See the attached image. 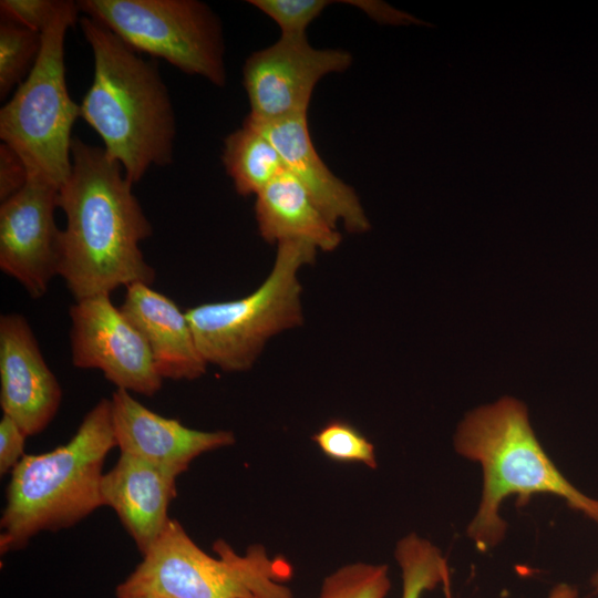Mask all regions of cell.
<instances>
[{
  "label": "cell",
  "instance_id": "obj_25",
  "mask_svg": "<svg viewBox=\"0 0 598 598\" xmlns=\"http://www.w3.org/2000/svg\"><path fill=\"white\" fill-rule=\"evenodd\" d=\"M29 169L23 159L8 145H0V200L17 194L28 182Z\"/></svg>",
  "mask_w": 598,
  "mask_h": 598
},
{
  "label": "cell",
  "instance_id": "obj_17",
  "mask_svg": "<svg viewBox=\"0 0 598 598\" xmlns=\"http://www.w3.org/2000/svg\"><path fill=\"white\" fill-rule=\"evenodd\" d=\"M255 216L261 238L269 244L299 241L332 251L341 241L337 228L287 169L256 195Z\"/></svg>",
  "mask_w": 598,
  "mask_h": 598
},
{
  "label": "cell",
  "instance_id": "obj_19",
  "mask_svg": "<svg viewBox=\"0 0 598 598\" xmlns=\"http://www.w3.org/2000/svg\"><path fill=\"white\" fill-rule=\"evenodd\" d=\"M394 555L401 569V598H421L451 577L442 551L414 533L398 542Z\"/></svg>",
  "mask_w": 598,
  "mask_h": 598
},
{
  "label": "cell",
  "instance_id": "obj_23",
  "mask_svg": "<svg viewBox=\"0 0 598 598\" xmlns=\"http://www.w3.org/2000/svg\"><path fill=\"white\" fill-rule=\"evenodd\" d=\"M250 4L271 18L283 37H307L308 25L330 3L326 0H250Z\"/></svg>",
  "mask_w": 598,
  "mask_h": 598
},
{
  "label": "cell",
  "instance_id": "obj_12",
  "mask_svg": "<svg viewBox=\"0 0 598 598\" xmlns=\"http://www.w3.org/2000/svg\"><path fill=\"white\" fill-rule=\"evenodd\" d=\"M62 390L27 319L0 318V405L27 434L41 433L60 408Z\"/></svg>",
  "mask_w": 598,
  "mask_h": 598
},
{
  "label": "cell",
  "instance_id": "obj_24",
  "mask_svg": "<svg viewBox=\"0 0 598 598\" xmlns=\"http://www.w3.org/2000/svg\"><path fill=\"white\" fill-rule=\"evenodd\" d=\"M71 0H1V17L43 33L69 7Z\"/></svg>",
  "mask_w": 598,
  "mask_h": 598
},
{
  "label": "cell",
  "instance_id": "obj_21",
  "mask_svg": "<svg viewBox=\"0 0 598 598\" xmlns=\"http://www.w3.org/2000/svg\"><path fill=\"white\" fill-rule=\"evenodd\" d=\"M390 587L386 565L354 563L327 576L318 598H385Z\"/></svg>",
  "mask_w": 598,
  "mask_h": 598
},
{
  "label": "cell",
  "instance_id": "obj_4",
  "mask_svg": "<svg viewBox=\"0 0 598 598\" xmlns=\"http://www.w3.org/2000/svg\"><path fill=\"white\" fill-rule=\"evenodd\" d=\"M115 446L111 401L102 399L66 444L24 455L6 492L1 554L24 548L41 532L69 528L103 506V465Z\"/></svg>",
  "mask_w": 598,
  "mask_h": 598
},
{
  "label": "cell",
  "instance_id": "obj_1",
  "mask_svg": "<svg viewBox=\"0 0 598 598\" xmlns=\"http://www.w3.org/2000/svg\"><path fill=\"white\" fill-rule=\"evenodd\" d=\"M132 186L103 147L73 138L72 167L58 207L66 218L60 276L75 301L155 279L140 248L152 225Z\"/></svg>",
  "mask_w": 598,
  "mask_h": 598
},
{
  "label": "cell",
  "instance_id": "obj_10",
  "mask_svg": "<svg viewBox=\"0 0 598 598\" xmlns=\"http://www.w3.org/2000/svg\"><path fill=\"white\" fill-rule=\"evenodd\" d=\"M73 365L96 369L128 392L152 396L162 388L153 357L142 333L110 295L76 300L70 308Z\"/></svg>",
  "mask_w": 598,
  "mask_h": 598
},
{
  "label": "cell",
  "instance_id": "obj_18",
  "mask_svg": "<svg viewBox=\"0 0 598 598\" xmlns=\"http://www.w3.org/2000/svg\"><path fill=\"white\" fill-rule=\"evenodd\" d=\"M221 159L236 192L241 196L257 195L286 171L272 143L246 123L225 138Z\"/></svg>",
  "mask_w": 598,
  "mask_h": 598
},
{
  "label": "cell",
  "instance_id": "obj_22",
  "mask_svg": "<svg viewBox=\"0 0 598 598\" xmlns=\"http://www.w3.org/2000/svg\"><path fill=\"white\" fill-rule=\"evenodd\" d=\"M312 440L329 458L343 463H362L377 467L373 444L352 424L342 420L326 423Z\"/></svg>",
  "mask_w": 598,
  "mask_h": 598
},
{
  "label": "cell",
  "instance_id": "obj_28",
  "mask_svg": "<svg viewBox=\"0 0 598 598\" xmlns=\"http://www.w3.org/2000/svg\"><path fill=\"white\" fill-rule=\"evenodd\" d=\"M590 586H591L594 595L598 598V568L591 576Z\"/></svg>",
  "mask_w": 598,
  "mask_h": 598
},
{
  "label": "cell",
  "instance_id": "obj_15",
  "mask_svg": "<svg viewBox=\"0 0 598 598\" xmlns=\"http://www.w3.org/2000/svg\"><path fill=\"white\" fill-rule=\"evenodd\" d=\"M177 475L140 457L121 453L103 474L101 498L111 507L144 554L167 525Z\"/></svg>",
  "mask_w": 598,
  "mask_h": 598
},
{
  "label": "cell",
  "instance_id": "obj_26",
  "mask_svg": "<svg viewBox=\"0 0 598 598\" xmlns=\"http://www.w3.org/2000/svg\"><path fill=\"white\" fill-rule=\"evenodd\" d=\"M27 434L8 415L0 421V474L4 475L18 465L24 456Z\"/></svg>",
  "mask_w": 598,
  "mask_h": 598
},
{
  "label": "cell",
  "instance_id": "obj_29",
  "mask_svg": "<svg viewBox=\"0 0 598 598\" xmlns=\"http://www.w3.org/2000/svg\"><path fill=\"white\" fill-rule=\"evenodd\" d=\"M125 598H163V597H159L157 595L145 594V595L128 596V597H125Z\"/></svg>",
  "mask_w": 598,
  "mask_h": 598
},
{
  "label": "cell",
  "instance_id": "obj_8",
  "mask_svg": "<svg viewBox=\"0 0 598 598\" xmlns=\"http://www.w3.org/2000/svg\"><path fill=\"white\" fill-rule=\"evenodd\" d=\"M80 11L136 52L217 86L226 83L220 21L197 0H80Z\"/></svg>",
  "mask_w": 598,
  "mask_h": 598
},
{
  "label": "cell",
  "instance_id": "obj_13",
  "mask_svg": "<svg viewBox=\"0 0 598 598\" xmlns=\"http://www.w3.org/2000/svg\"><path fill=\"white\" fill-rule=\"evenodd\" d=\"M111 414L116 446L177 476L199 455L235 443L230 431H199L164 417L135 400L128 391L112 394Z\"/></svg>",
  "mask_w": 598,
  "mask_h": 598
},
{
  "label": "cell",
  "instance_id": "obj_11",
  "mask_svg": "<svg viewBox=\"0 0 598 598\" xmlns=\"http://www.w3.org/2000/svg\"><path fill=\"white\" fill-rule=\"evenodd\" d=\"M59 188L35 175L0 206V268L33 299L60 276L63 230L54 220Z\"/></svg>",
  "mask_w": 598,
  "mask_h": 598
},
{
  "label": "cell",
  "instance_id": "obj_27",
  "mask_svg": "<svg viewBox=\"0 0 598 598\" xmlns=\"http://www.w3.org/2000/svg\"><path fill=\"white\" fill-rule=\"evenodd\" d=\"M445 598H454L451 587V577L442 584ZM547 598H578V590L575 586L567 582L555 585L548 592Z\"/></svg>",
  "mask_w": 598,
  "mask_h": 598
},
{
  "label": "cell",
  "instance_id": "obj_9",
  "mask_svg": "<svg viewBox=\"0 0 598 598\" xmlns=\"http://www.w3.org/2000/svg\"><path fill=\"white\" fill-rule=\"evenodd\" d=\"M349 52L316 49L307 37H283L251 53L243 66V83L250 104L249 117L276 121L308 115L317 83L324 75L344 71Z\"/></svg>",
  "mask_w": 598,
  "mask_h": 598
},
{
  "label": "cell",
  "instance_id": "obj_3",
  "mask_svg": "<svg viewBox=\"0 0 598 598\" xmlns=\"http://www.w3.org/2000/svg\"><path fill=\"white\" fill-rule=\"evenodd\" d=\"M454 446L482 468V497L466 529L478 550L487 551L504 539L507 527L499 507L512 496L519 505L539 494L557 496L598 524V499L579 491L554 464L520 401L505 396L470 412L456 430Z\"/></svg>",
  "mask_w": 598,
  "mask_h": 598
},
{
  "label": "cell",
  "instance_id": "obj_20",
  "mask_svg": "<svg viewBox=\"0 0 598 598\" xmlns=\"http://www.w3.org/2000/svg\"><path fill=\"white\" fill-rule=\"evenodd\" d=\"M42 35L17 22H0V97L3 100L27 79L41 50Z\"/></svg>",
  "mask_w": 598,
  "mask_h": 598
},
{
  "label": "cell",
  "instance_id": "obj_14",
  "mask_svg": "<svg viewBox=\"0 0 598 598\" xmlns=\"http://www.w3.org/2000/svg\"><path fill=\"white\" fill-rule=\"evenodd\" d=\"M244 123L260 131L272 143L286 169L303 185L333 227L341 221L349 233L369 230L370 223L357 193L329 169L316 151L307 114L269 122L247 115Z\"/></svg>",
  "mask_w": 598,
  "mask_h": 598
},
{
  "label": "cell",
  "instance_id": "obj_6",
  "mask_svg": "<svg viewBox=\"0 0 598 598\" xmlns=\"http://www.w3.org/2000/svg\"><path fill=\"white\" fill-rule=\"evenodd\" d=\"M318 251L306 243H279L269 275L250 295L185 311L207 364L226 372L249 370L271 337L302 323L298 274Z\"/></svg>",
  "mask_w": 598,
  "mask_h": 598
},
{
  "label": "cell",
  "instance_id": "obj_5",
  "mask_svg": "<svg viewBox=\"0 0 598 598\" xmlns=\"http://www.w3.org/2000/svg\"><path fill=\"white\" fill-rule=\"evenodd\" d=\"M206 554L169 518L162 534L142 554L134 571L116 588L117 598L157 595L163 598H292L287 586L293 569L281 556L270 557L261 545L245 555L223 539Z\"/></svg>",
  "mask_w": 598,
  "mask_h": 598
},
{
  "label": "cell",
  "instance_id": "obj_16",
  "mask_svg": "<svg viewBox=\"0 0 598 598\" xmlns=\"http://www.w3.org/2000/svg\"><path fill=\"white\" fill-rule=\"evenodd\" d=\"M120 309L144 337L162 379L195 380L205 374L207 363L186 312L172 299L146 283H134L126 287Z\"/></svg>",
  "mask_w": 598,
  "mask_h": 598
},
{
  "label": "cell",
  "instance_id": "obj_2",
  "mask_svg": "<svg viewBox=\"0 0 598 598\" xmlns=\"http://www.w3.org/2000/svg\"><path fill=\"white\" fill-rule=\"evenodd\" d=\"M79 22L94 62L80 116L136 184L152 166L173 162L176 120L167 86L154 61L141 58L92 18Z\"/></svg>",
  "mask_w": 598,
  "mask_h": 598
},
{
  "label": "cell",
  "instance_id": "obj_7",
  "mask_svg": "<svg viewBox=\"0 0 598 598\" xmlns=\"http://www.w3.org/2000/svg\"><path fill=\"white\" fill-rule=\"evenodd\" d=\"M78 2L71 1L41 34L38 59L12 97L0 110V138L35 175L59 189L72 167L71 132L80 105L70 96L65 81L64 43L78 22Z\"/></svg>",
  "mask_w": 598,
  "mask_h": 598
}]
</instances>
